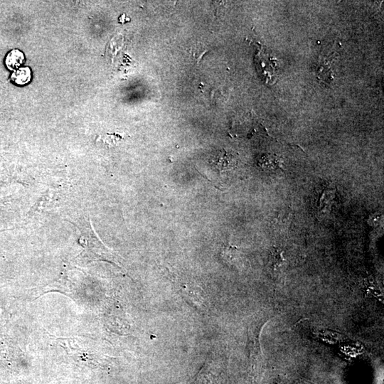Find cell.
Segmentation results:
<instances>
[{"label": "cell", "mask_w": 384, "mask_h": 384, "mask_svg": "<svg viewBox=\"0 0 384 384\" xmlns=\"http://www.w3.org/2000/svg\"><path fill=\"white\" fill-rule=\"evenodd\" d=\"M236 161L234 154L226 150L221 151L213 158V164L221 173L232 170L236 166Z\"/></svg>", "instance_id": "6da1fadb"}, {"label": "cell", "mask_w": 384, "mask_h": 384, "mask_svg": "<svg viewBox=\"0 0 384 384\" xmlns=\"http://www.w3.org/2000/svg\"><path fill=\"white\" fill-rule=\"evenodd\" d=\"M318 203L317 204L318 212L322 211L323 213L330 211L331 209L332 205L334 201V198L335 197V190H332L329 187H324L321 189L319 196H318Z\"/></svg>", "instance_id": "7a4b0ae2"}, {"label": "cell", "mask_w": 384, "mask_h": 384, "mask_svg": "<svg viewBox=\"0 0 384 384\" xmlns=\"http://www.w3.org/2000/svg\"><path fill=\"white\" fill-rule=\"evenodd\" d=\"M25 57L24 53L19 49L10 51L5 58V65L10 71H16L24 63Z\"/></svg>", "instance_id": "3957f363"}, {"label": "cell", "mask_w": 384, "mask_h": 384, "mask_svg": "<svg viewBox=\"0 0 384 384\" xmlns=\"http://www.w3.org/2000/svg\"><path fill=\"white\" fill-rule=\"evenodd\" d=\"M11 79L15 84L18 86L28 84L32 80V71L30 68H20L14 71L11 76Z\"/></svg>", "instance_id": "277c9868"}, {"label": "cell", "mask_w": 384, "mask_h": 384, "mask_svg": "<svg viewBox=\"0 0 384 384\" xmlns=\"http://www.w3.org/2000/svg\"><path fill=\"white\" fill-rule=\"evenodd\" d=\"M283 161L281 158L276 157L274 155L264 156L263 158L259 161V165L260 168L267 172H274L275 170H282Z\"/></svg>", "instance_id": "5b68a950"}]
</instances>
